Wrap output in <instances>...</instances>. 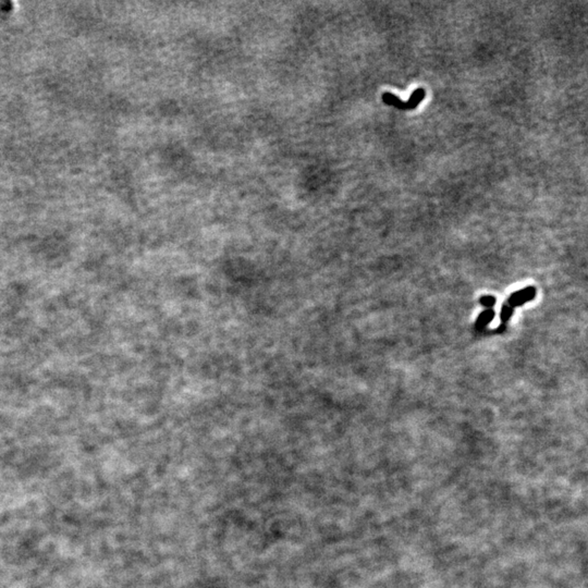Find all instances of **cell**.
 <instances>
[{
	"label": "cell",
	"instance_id": "6da1fadb",
	"mask_svg": "<svg viewBox=\"0 0 588 588\" xmlns=\"http://www.w3.org/2000/svg\"><path fill=\"white\" fill-rule=\"evenodd\" d=\"M425 95H426L425 90H423V88H418V90L412 93L410 99L407 102L402 101L399 97H396L395 95L391 93H385L382 95V100H384L387 105H391L400 110H411L415 109L418 106V104L425 98Z\"/></svg>",
	"mask_w": 588,
	"mask_h": 588
},
{
	"label": "cell",
	"instance_id": "3957f363",
	"mask_svg": "<svg viewBox=\"0 0 588 588\" xmlns=\"http://www.w3.org/2000/svg\"><path fill=\"white\" fill-rule=\"evenodd\" d=\"M494 317H495V312L492 311V310H486V311H484V312H483V313H482V314L479 316V318H477V321H476V328L479 329V330H482V329H484L485 327H486V326L488 325V323H489V322H490L492 319H494Z\"/></svg>",
	"mask_w": 588,
	"mask_h": 588
},
{
	"label": "cell",
	"instance_id": "277c9868",
	"mask_svg": "<svg viewBox=\"0 0 588 588\" xmlns=\"http://www.w3.org/2000/svg\"><path fill=\"white\" fill-rule=\"evenodd\" d=\"M512 314H513V307H511L508 303H506L503 305L501 313H500V319H501L503 322L508 321L511 318Z\"/></svg>",
	"mask_w": 588,
	"mask_h": 588
},
{
	"label": "cell",
	"instance_id": "5b68a950",
	"mask_svg": "<svg viewBox=\"0 0 588 588\" xmlns=\"http://www.w3.org/2000/svg\"><path fill=\"white\" fill-rule=\"evenodd\" d=\"M481 303L484 306H487V307H492L496 304V299L491 296H485L481 298Z\"/></svg>",
	"mask_w": 588,
	"mask_h": 588
},
{
	"label": "cell",
	"instance_id": "7a4b0ae2",
	"mask_svg": "<svg viewBox=\"0 0 588 588\" xmlns=\"http://www.w3.org/2000/svg\"><path fill=\"white\" fill-rule=\"evenodd\" d=\"M535 294H536V290H535L534 286H526V288H524V289L514 292L512 296L509 298L508 304L511 307L521 306V305H523L524 303L528 302V301H532L535 298Z\"/></svg>",
	"mask_w": 588,
	"mask_h": 588
}]
</instances>
